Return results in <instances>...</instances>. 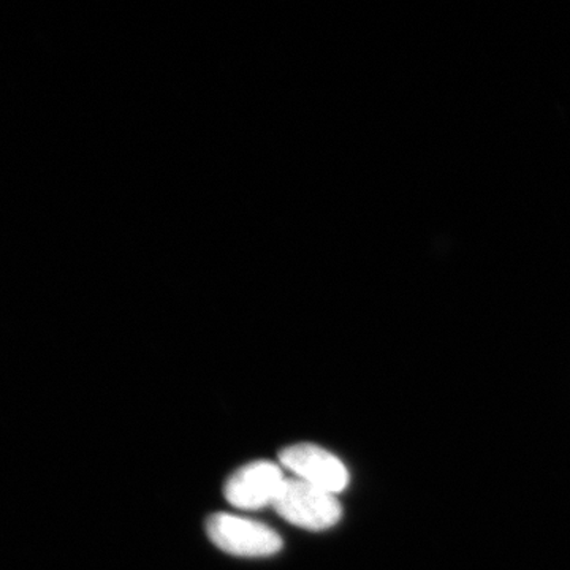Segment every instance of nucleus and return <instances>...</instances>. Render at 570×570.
<instances>
[{"label": "nucleus", "instance_id": "obj_1", "mask_svg": "<svg viewBox=\"0 0 570 570\" xmlns=\"http://www.w3.org/2000/svg\"><path fill=\"white\" fill-rule=\"evenodd\" d=\"M273 508L288 523L309 531L328 530L343 515L335 494L296 478L285 479Z\"/></svg>", "mask_w": 570, "mask_h": 570}, {"label": "nucleus", "instance_id": "obj_2", "mask_svg": "<svg viewBox=\"0 0 570 570\" xmlns=\"http://www.w3.org/2000/svg\"><path fill=\"white\" fill-rule=\"evenodd\" d=\"M209 540L234 557H272L283 549V539L275 530L258 521L232 513H214L206 520Z\"/></svg>", "mask_w": 570, "mask_h": 570}, {"label": "nucleus", "instance_id": "obj_3", "mask_svg": "<svg viewBox=\"0 0 570 570\" xmlns=\"http://www.w3.org/2000/svg\"><path fill=\"white\" fill-rule=\"evenodd\" d=\"M279 461L284 468L294 472L296 479L305 480L332 494L346 490L351 480L343 461L318 445H291L279 453Z\"/></svg>", "mask_w": 570, "mask_h": 570}, {"label": "nucleus", "instance_id": "obj_4", "mask_svg": "<svg viewBox=\"0 0 570 570\" xmlns=\"http://www.w3.org/2000/svg\"><path fill=\"white\" fill-rule=\"evenodd\" d=\"M283 471L272 461H254L239 468L225 483V499L236 509L258 510L275 504L283 489Z\"/></svg>", "mask_w": 570, "mask_h": 570}]
</instances>
